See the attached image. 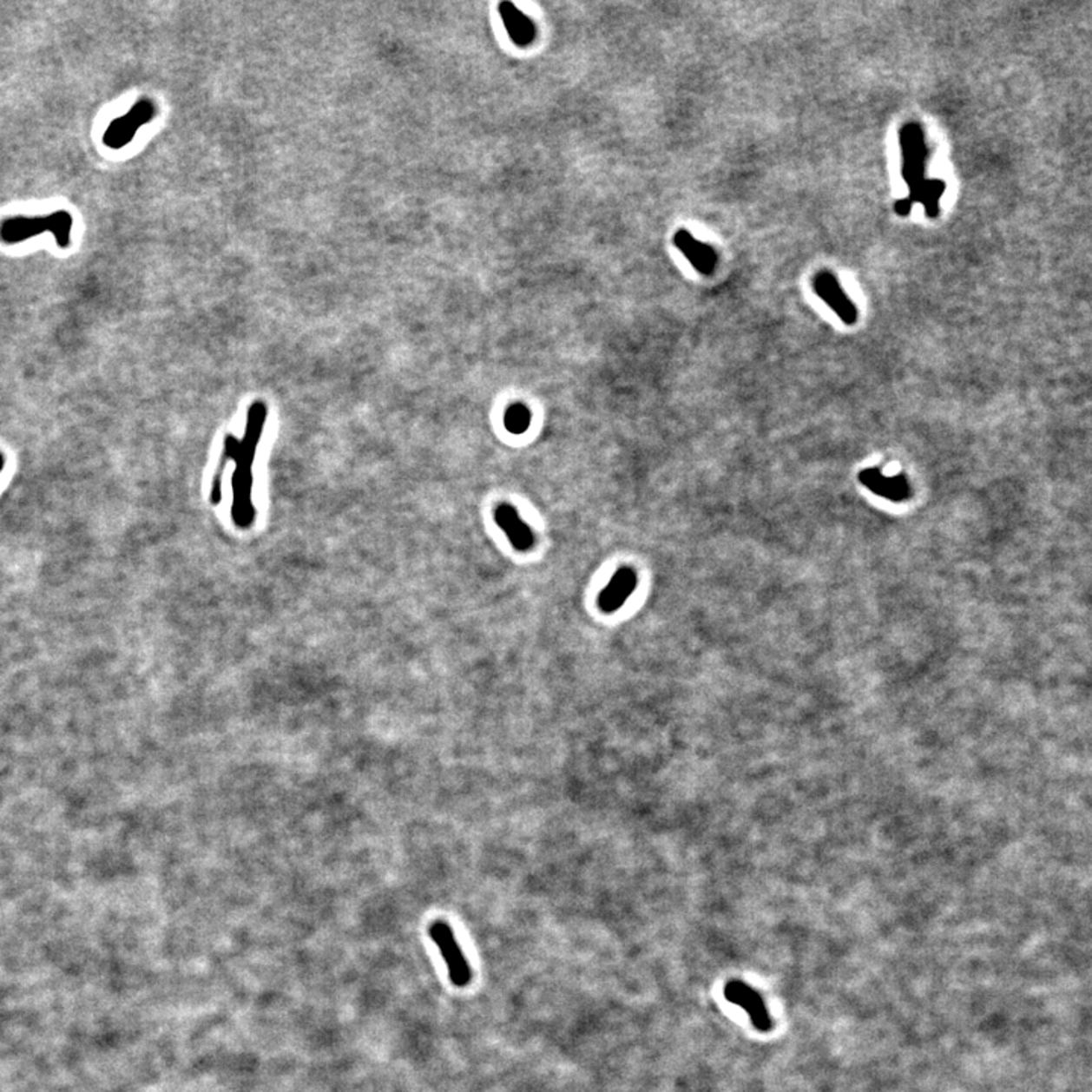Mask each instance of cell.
I'll return each mask as SVG.
<instances>
[{"instance_id":"1","label":"cell","mask_w":1092,"mask_h":1092,"mask_svg":"<svg viewBox=\"0 0 1092 1092\" xmlns=\"http://www.w3.org/2000/svg\"><path fill=\"white\" fill-rule=\"evenodd\" d=\"M266 418H267V405L263 401H257L251 405L247 413V431H245L243 440L235 437L233 434H228L225 437L223 454L219 460V466H217L216 475L211 486V503L217 505L222 501V478L225 466L231 458L235 460V470L233 474V481H231V486H233L231 515H233L235 525L241 530L253 527L255 516H257V510L253 501V468L255 456H257V448L261 440V432L265 428Z\"/></svg>"},{"instance_id":"2","label":"cell","mask_w":1092,"mask_h":1092,"mask_svg":"<svg viewBox=\"0 0 1092 1092\" xmlns=\"http://www.w3.org/2000/svg\"><path fill=\"white\" fill-rule=\"evenodd\" d=\"M72 228L73 217L67 211H56L49 216L11 217L0 225V239L8 245H16L43 233H52L56 245L67 247L70 243Z\"/></svg>"},{"instance_id":"3","label":"cell","mask_w":1092,"mask_h":1092,"mask_svg":"<svg viewBox=\"0 0 1092 1092\" xmlns=\"http://www.w3.org/2000/svg\"><path fill=\"white\" fill-rule=\"evenodd\" d=\"M901 152H903V178L909 187V201L915 204L919 202L921 190L925 182V161H927V146H925L924 131L918 123H907L900 133Z\"/></svg>"},{"instance_id":"4","label":"cell","mask_w":1092,"mask_h":1092,"mask_svg":"<svg viewBox=\"0 0 1092 1092\" xmlns=\"http://www.w3.org/2000/svg\"><path fill=\"white\" fill-rule=\"evenodd\" d=\"M430 937L444 957L452 984H456L458 988L468 986L472 980V971H470L466 956L457 943L456 935L451 929V925L442 919L434 921L430 925Z\"/></svg>"},{"instance_id":"5","label":"cell","mask_w":1092,"mask_h":1092,"mask_svg":"<svg viewBox=\"0 0 1092 1092\" xmlns=\"http://www.w3.org/2000/svg\"><path fill=\"white\" fill-rule=\"evenodd\" d=\"M155 115V103L146 97L140 99L127 115L117 117L109 123V127L103 134V143L111 149L125 148L128 143L133 141L138 129L150 123Z\"/></svg>"},{"instance_id":"6","label":"cell","mask_w":1092,"mask_h":1092,"mask_svg":"<svg viewBox=\"0 0 1092 1092\" xmlns=\"http://www.w3.org/2000/svg\"><path fill=\"white\" fill-rule=\"evenodd\" d=\"M724 996L727 1002L736 1004L739 1008L744 1009L747 1014L750 1015L753 1026L756 1027L759 1032H769L773 1027V1021L769 1016L765 1002L762 1000L760 994L757 990L750 988L745 982L740 980H730L727 982L724 988Z\"/></svg>"},{"instance_id":"7","label":"cell","mask_w":1092,"mask_h":1092,"mask_svg":"<svg viewBox=\"0 0 1092 1092\" xmlns=\"http://www.w3.org/2000/svg\"><path fill=\"white\" fill-rule=\"evenodd\" d=\"M813 288H815V293L818 294V298H821L830 306V310L844 324H856V320H858V308L852 304V300L846 296L844 288L840 287L839 282L832 273L822 272L819 275L815 276Z\"/></svg>"},{"instance_id":"8","label":"cell","mask_w":1092,"mask_h":1092,"mask_svg":"<svg viewBox=\"0 0 1092 1092\" xmlns=\"http://www.w3.org/2000/svg\"><path fill=\"white\" fill-rule=\"evenodd\" d=\"M858 481L871 492L892 503H903L912 493L911 484L905 475L886 477L880 469L877 468L864 469L858 474Z\"/></svg>"},{"instance_id":"9","label":"cell","mask_w":1092,"mask_h":1092,"mask_svg":"<svg viewBox=\"0 0 1092 1092\" xmlns=\"http://www.w3.org/2000/svg\"><path fill=\"white\" fill-rule=\"evenodd\" d=\"M637 586V576L631 568H622L613 576L598 598V606L604 613H615L624 606Z\"/></svg>"},{"instance_id":"10","label":"cell","mask_w":1092,"mask_h":1092,"mask_svg":"<svg viewBox=\"0 0 1092 1092\" xmlns=\"http://www.w3.org/2000/svg\"><path fill=\"white\" fill-rule=\"evenodd\" d=\"M674 245L679 247L683 253L684 257L689 260L690 265L695 267L696 271L702 275H710L714 273L716 267V253L714 247H708L702 241L696 240L694 235L687 233L686 229H679L674 235Z\"/></svg>"},{"instance_id":"11","label":"cell","mask_w":1092,"mask_h":1092,"mask_svg":"<svg viewBox=\"0 0 1092 1092\" xmlns=\"http://www.w3.org/2000/svg\"><path fill=\"white\" fill-rule=\"evenodd\" d=\"M495 521L498 523L499 529L507 535L511 545L519 551H529L535 543V536L531 533L529 525L523 523L521 516L517 515L516 509L513 505L499 504L495 509Z\"/></svg>"},{"instance_id":"12","label":"cell","mask_w":1092,"mask_h":1092,"mask_svg":"<svg viewBox=\"0 0 1092 1092\" xmlns=\"http://www.w3.org/2000/svg\"><path fill=\"white\" fill-rule=\"evenodd\" d=\"M499 14H501V18L504 22L505 30L509 32L511 42L515 43L516 46L525 48V46H529L530 43L535 40V24L523 12L519 11L513 3H510V2L499 3Z\"/></svg>"},{"instance_id":"13","label":"cell","mask_w":1092,"mask_h":1092,"mask_svg":"<svg viewBox=\"0 0 1092 1092\" xmlns=\"http://www.w3.org/2000/svg\"><path fill=\"white\" fill-rule=\"evenodd\" d=\"M944 192H945V182L943 180H925L921 196H919V204L924 207L927 216H937L939 201L943 198Z\"/></svg>"},{"instance_id":"14","label":"cell","mask_w":1092,"mask_h":1092,"mask_svg":"<svg viewBox=\"0 0 1092 1092\" xmlns=\"http://www.w3.org/2000/svg\"><path fill=\"white\" fill-rule=\"evenodd\" d=\"M531 420L530 410L523 405V404H513L509 410L505 411L504 425L509 431L513 434H523L527 431Z\"/></svg>"},{"instance_id":"15","label":"cell","mask_w":1092,"mask_h":1092,"mask_svg":"<svg viewBox=\"0 0 1092 1092\" xmlns=\"http://www.w3.org/2000/svg\"><path fill=\"white\" fill-rule=\"evenodd\" d=\"M912 205V202H911L909 199H900V201L895 204V211H897L900 216H909L913 208Z\"/></svg>"},{"instance_id":"16","label":"cell","mask_w":1092,"mask_h":1092,"mask_svg":"<svg viewBox=\"0 0 1092 1092\" xmlns=\"http://www.w3.org/2000/svg\"><path fill=\"white\" fill-rule=\"evenodd\" d=\"M3 464H5V458H3V456L0 454V472H2V469H3Z\"/></svg>"}]
</instances>
